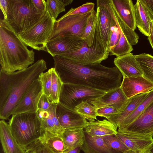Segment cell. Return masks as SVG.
<instances>
[{"mask_svg":"<svg viewBox=\"0 0 153 153\" xmlns=\"http://www.w3.org/2000/svg\"><path fill=\"white\" fill-rule=\"evenodd\" d=\"M54 68L64 83L84 85L106 92L120 87L123 75L115 66L82 65L62 57H53Z\"/></svg>","mask_w":153,"mask_h":153,"instance_id":"6da1fadb","label":"cell"},{"mask_svg":"<svg viewBox=\"0 0 153 153\" xmlns=\"http://www.w3.org/2000/svg\"><path fill=\"white\" fill-rule=\"evenodd\" d=\"M47 69L40 59L28 67L13 72L1 70L0 119L8 120L15 106L33 83Z\"/></svg>","mask_w":153,"mask_h":153,"instance_id":"7a4b0ae2","label":"cell"},{"mask_svg":"<svg viewBox=\"0 0 153 153\" xmlns=\"http://www.w3.org/2000/svg\"><path fill=\"white\" fill-rule=\"evenodd\" d=\"M34 52L29 50L18 35L1 19V70L10 73L27 68L34 64Z\"/></svg>","mask_w":153,"mask_h":153,"instance_id":"3957f363","label":"cell"},{"mask_svg":"<svg viewBox=\"0 0 153 153\" xmlns=\"http://www.w3.org/2000/svg\"><path fill=\"white\" fill-rule=\"evenodd\" d=\"M46 12H39L32 0H8L7 18L3 20L18 35L35 24Z\"/></svg>","mask_w":153,"mask_h":153,"instance_id":"277c9868","label":"cell"},{"mask_svg":"<svg viewBox=\"0 0 153 153\" xmlns=\"http://www.w3.org/2000/svg\"><path fill=\"white\" fill-rule=\"evenodd\" d=\"M8 124L14 137L25 149L37 140L43 131L36 112L13 114Z\"/></svg>","mask_w":153,"mask_h":153,"instance_id":"5b68a950","label":"cell"},{"mask_svg":"<svg viewBox=\"0 0 153 153\" xmlns=\"http://www.w3.org/2000/svg\"><path fill=\"white\" fill-rule=\"evenodd\" d=\"M109 55V53L106 51L101 39L97 16L95 37L92 45L89 47L85 43L83 46L76 50L61 53L57 56L84 65L100 63L102 61L106 59Z\"/></svg>","mask_w":153,"mask_h":153,"instance_id":"8992f818","label":"cell"},{"mask_svg":"<svg viewBox=\"0 0 153 153\" xmlns=\"http://www.w3.org/2000/svg\"><path fill=\"white\" fill-rule=\"evenodd\" d=\"M55 21L46 10L45 15L37 22L17 35L27 46L38 51H46L47 43L52 34Z\"/></svg>","mask_w":153,"mask_h":153,"instance_id":"52a82bcc","label":"cell"},{"mask_svg":"<svg viewBox=\"0 0 153 153\" xmlns=\"http://www.w3.org/2000/svg\"><path fill=\"white\" fill-rule=\"evenodd\" d=\"M106 92L89 87L63 83L60 94L59 102L74 109L83 101H92L100 97Z\"/></svg>","mask_w":153,"mask_h":153,"instance_id":"ba28073f","label":"cell"},{"mask_svg":"<svg viewBox=\"0 0 153 153\" xmlns=\"http://www.w3.org/2000/svg\"><path fill=\"white\" fill-rule=\"evenodd\" d=\"M92 11L81 15H64L56 20L48 41L63 37L81 38L84 33L88 19Z\"/></svg>","mask_w":153,"mask_h":153,"instance_id":"9c48e42d","label":"cell"},{"mask_svg":"<svg viewBox=\"0 0 153 153\" xmlns=\"http://www.w3.org/2000/svg\"><path fill=\"white\" fill-rule=\"evenodd\" d=\"M115 136L129 150L139 153H146L153 145V136L118 129Z\"/></svg>","mask_w":153,"mask_h":153,"instance_id":"30bf717a","label":"cell"},{"mask_svg":"<svg viewBox=\"0 0 153 153\" xmlns=\"http://www.w3.org/2000/svg\"><path fill=\"white\" fill-rule=\"evenodd\" d=\"M42 94V85L38 79L33 83L16 105L12 115L36 112L38 103Z\"/></svg>","mask_w":153,"mask_h":153,"instance_id":"8fae6325","label":"cell"},{"mask_svg":"<svg viewBox=\"0 0 153 153\" xmlns=\"http://www.w3.org/2000/svg\"><path fill=\"white\" fill-rule=\"evenodd\" d=\"M39 79L42 85L43 94L53 103H58L63 83L55 68H51L41 74Z\"/></svg>","mask_w":153,"mask_h":153,"instance_id":"7c38bea8","label":"cell"},{"mask_svg":"<svg viewBox=\"0 0 153 153\" xmlns=\"http://www.w3.org/2000/svg\"><path fill=\"white\" fill-rule=\"evenodd\" d=\"M130 101V98L128 99L126 97L120 87L107 92L101 97L92 101L91 103L97 108L112 107L121 113Z\"/></svg>","mask_w":153,"mask_h":153,"instance_id":"4fadbf2b","label":"cell"},{"mask_svg":"<svg viewBox=\"0 0 153 153\" xmlns=\"http://www.w3.org/2000/svg\"><path fill=\"white\" fill-rule=\"evenodd\" d=\"M56 114L61 126L64 129L84 128L88 121L75 109L68 108L59 102L57 103Z\"/></svg>","mask_w":153,"mask_h":153,"instance_id":"5bb4252c","label":"cell"},{"mask_svg":"<svg viewBox=\"0 0 153 153\" xmlns=\"http://www.w3.org/2000/svg\"><path fill=\"white\" fill-rule=\"evenodd\" d=\"M85 43L80 38L59 37L47 42L46 51L54 57L61 53L76 50L83 46Z\"/></svg>","mask_w":153,"mask_h":153,"instance_id":"9a60e30c","label":"cell"},{"mask_svg":"<svg viewBox=\"0 0 153 153\" xmlns=\"http://www.w3.org/2000/svg\"><path fill=\"white\" fill-rule=\"evenodd\" d=\"M118 129L153 136V101L134 121Z\"/></svg>","mask_w":153,"mask_h":153,"instance_id":"2e32d148","label":"cell"},{"mask_svg":"<svg viewBox=\"0 0 153 153\" xmlns=\"http://www.w3.org/2000/svg\"><path fill=\"white\" fill-rule=\"evenodd\" d=\"M120 87L126 97L130 99L153 90V83L143 76L123 77Z\"/></svg>","mask_w":153,"mask_h":153,"instance_id":"e0dca14e","label":"cell"},{"mask_svg":"<svg viewBox=\"0 0 153 153\" xmlns=\"http://www.w3.org/2000/svg\"><path fill=\"white\" fill-rule=\"evenodd\" d=\"M114 63L123 77L143 76V73L135 55L130 53L114 59Z\"/></svg>","mask_w":153,"mask_h":153,"instance_id":"ac0fdd59","label":"cell"},{"mask_svg":"<svg viewBox=\"0 0 153 153\" xmlns=\"http://www.w3.org/2000/svg\"><path fill=\"white\" fill-rule=\"evenodd\" d=\"M57 104L53 103L46 110L38 109L36 112L43 131L47 130L54 134L62 135L65 129L61 126L56 116Z\"/></svg>","mask_w":153,"mask_h":153,"instance_id":"d6986e66","label":"cell"},{"mask_svg":"<svg viewBox=\"0 0 153 153\" xmlns=\"http://www.w3.org/2000/svg\"><path fill=\"white\" fill-rule=\"evenodd\" d=\"M134 7L137 27L143 34L148 37L151 29L153 14L143 0H137Z\"/></svg>","mask_w":153,"mask_h":153,"instance_id":"ffe728a7","label":"cell"},{"mask_svg":"<svg viewBox=\"0 0 153 153\" xmlns=\"http://www.w3.org/2000/svg\"><path fill=\"white\" fill-rule=\"evenodd\" d=\"M97 4L96 12L98 17L101 39L106 51L109 53L108 49L113 18L110 13L100 0L97 1Z\"/></svg>","mask_w":153,"mask_h":153,"instance_id":"44dd1931","label":"cell"},{"mask_svg":"<svg viewBox=\"0 0 153 153\" xmlns=\"http://www.w3.org/2000/svg\"><path fill=\"white\" fill-rule=\"evenodd\" d=\"M0 139L4 153H26V149L18 143L8 124L3 120L0 121Z\"/></svg>","mask_w":153,"mask_h":153,"instance_id":"7402d4cb","label":"cell"},{"mask_svg":"<svg viewBox=\"0 0 153 153\" xmlns=\"http://www.w3.org/2000/svg\"><path fill=\"white\" fill-rule=\"evenodd\" d=\"M117 127L113 123L106 119L102 120L89 121L84 131L91 137H103L115 135L117 133Z\"/></svg>","mask_w":153,"mask_h":153,"instance_id":"603a6c76","label":"cell"},{"mask_svg":"<svg viewBox=\"0 0 153 153\" xmlns=\"http://www.w3.org/2000/svg\"><path fill=\"white\" fill-rule=\"evenodd\" d=\"M116 12L125 24L133 31L136 29L135 13L131 0H111Z\"/></svg>","mask_w":153,"mask_h":153,"instance_id":"cb8c5ba5","label":"cell"},{"mask_svg":"<svg viewBox=\"0 0 153 153\" xmlns=\"http://www.w3.org/2000/svg\"><path fill=\"white\" fill-rule=\"evenodd\" d=\"M81 149L84 153H123L111 148L102 137H91L84 131Z\"/></svg>","mask_w":153,"mask_h":153,"instance_id":"d4e9b609","label":"cell"},{"mask_svg":"<svg viewBox=\"0 0 153 153\" xmlns=\"http://www.w3.org/2000/svg\"><path fill=\"white\" fill-rule=\"evenodd\" d=\"M101 4L108 10L120 28L130 44L132 45L138 42L139 36L123 22L114 9L111 0H100Z\"/></svg>","mask_w":153,"mask_h":153,"instance_id":"484cf974","label":"cell"},{"mask_svg":"<svg viewBox=\"0 0 153 153\" xmlns=\"http://www.w3.org/2000/svg\"><path fill=\"white\" fill-rule=\"evenodd\" d=\"M149 92L132 97L130 98L129 103L122 112L120 114L110 115L106 118L116 125L118 128L123 121L132 113L145 99Z\"/></svg>","mask_w":153,"mask_h":153,"instance_id":"4316f807","label":"cell"},{"mask_svg":"<svg viewBox=\"0 0 153 153\" xmlns=\"http://www.w3.org/2000/svg\"><path fill=\"white\" fill-rule=\"evenodd\" d=\"M83 128L65 129L61 135L65 146V153L78 147L84 143Z\"/></svg>","mask_w":153,"mask_h":153,"instance_id":"83f0119b","label":"cell"},{"mask_svg":"<svg viewBox=\"0 0 153 153\" xmlns=\"http://www.w3.org/2000/svg\"><path fill=\"white\" fill-rule=\"evenodd\" d=\"M61 135L45 130L38 140L53 153H65V146Z\"/></svg>","mask_w":153,"mask_h":153,"instance_id":"f1b7e54d","label":"cell"},{"mask_svg":"<svg viewBox=\"0 0 153 153\" xmlns=\"http://www.w3.org/2000/svg\"><path fill=\"white\" fill-rule=\"evenodd\" d=\"M97 21V14L94 9L88 19L84 33L81 38L89 47L94 42Z\"/></svg>","mask_w":153,"mask_h":153,"instance_id":"f546056e","label":"cell"},{"mask_svg":"<svg viewBox=\"0 0 153 153\" xmlns=\"http://www.w3.org/2000/svg\"><path fill=\"white\" fill-rule=\"evenodd\" d=\"M143 73V76L153 83V56L145 53L135 55Z\"/></svg>","mask_w":153,"mask_h":153,"instance_id":"4dcf8cb0","label":"cell"},{"mask_svg":"<svg viewBox=\"0 0 153 153\" xmlns=\"http://www.w3.org/2000/svg\"><path fill=\"white\" fill-rule=\"evenodd\" d=\"M153 101V89L136 109L124 120L119 125L118 128H123L134 121Z\"/></svg>","mask_w":153,"mask_h":153,"instance_id":"1f68e13d","label":"cell"},{"mask_svg":"<svg viewBox=\"0 0 153 153\" xmlns=\"http://www.w3.org/2000/svg\"><path fill=\"white\" fill-rule=\"evenodd\" d=\"M46 10L52 18L56 20L59 14L65 11V7L72 3L73 0H47Z\"/></svg>","mask_w":153,"mask_h":153,"instance_id":"d6a6232c","label":"cell"},{"mask_svg":"<svg viewBox=\"0 0 153 153\" xmlns=\"http://www.w3.org/2000/svg\"><path fill=\"white\" fill-rule=\"evenodd\" d=\"M74 109L89 121L97 120V108L88 101L82 102L76 106Z\"/></svg>","mask_w":153,"mask_h":153,"instance_id":"836d02e7","label":"cell"},{"mask_svg":"<svg viewBox=\"0 0 153 153\" xmlns=\"http://www.w3.org/2000/svg\"><path fill=\"white\" fill-rule=\"evenodd\" d=\"M107 145L111 149L123 153L129 150L126 145L115 135L102 137Z\"/></svg>","mask_w":153,"mask_h":153,"instance_id":"e575fe53","label":"cell"},{"mask_svg":"<svg viewBox=\"0 0 153 153\" xmlns=\"http://www.w3.org/2000/svg\"><path fill=\"white\" fill-rule=\"evenodd\" d=\"M111 16L113 19L111 28V34L108 49L109 53L118 44L120 37V32L119 28L115 20Z\"/></svg>","mask_w":153,"mask_h":153,"instance_id":"d590c367","label":"cell"},{"mask_svg":"<svg viewBox=\"0 0 153 153\" xmlns=\"http://www.w3.org/2000/svg\"><path fill=\"white\" fill-rule=\"evenodd\" d=\"M95 4L88 2L76 8H71L65 15H81L91 12L94 9Z\"/></svg>","mask_w":153,"mask_h":153,"instance_id":"8d00e7d4","label":"cell"},{"mask_svg":"<svg viewBox=\"0 0 153 153\" xmlns=\"http://www.w3.org/2000/svg\"><path fill=\"white\" fill-rule=\"evenodd\" d=\"M121 113L116 108L110 107H103L97 108V116L106 118L110 115Z\"/></svg>","mask_w":153,"mask_h":153,"instance_id":"74e56055","label":"cell"},{"mask_svg":"<svg viewBox=\"0 0 153 153\" xmlns=\"http://www.w3.org/2000/svg\"><path fill=\"white\" fill-rule=\"evenodd\" d=\"M53 104L45 94L41 96L38 105V109L46 110L48 109Z\"/></svg>","mask_w":153,"mask_h":153,"instance_id":"f35d334b","label":"cell"},{"mask_svg":"<svg viewBox=\"0 0 153 153\" xmlns=\"http://www.w3.org/2000/svg\"><path fill=\"white\" fill-rule=\"evenodd\" d=\"M29 147L33 148L36 153H53L38 140Z\"/></svg>","mask_w":153,"mask_h":153,"instance_id":"ab89813d","label":"cell"},{"mask_svg":"<svg viewBox=\"0 0 153 153\" xmlns=\"http://www.w3.org/2000/svg\"><path fill=\"white\" fill-rule=\"evenodd\" d=\"M34 6L41 13H45L46 11V1L44 0H32Z\"/></svg>","mask_w":153,"mask_h":153,"instance_id":"60d3db41","label":"cell"},{"mask_svg":"<svg viewBox=\"0 0 153 153\" xmlns=\"http://www.w3.org/2000/svg\"><path fill=\"white\" fill-rule=\"evenodd\" d=\"M8 7V0H0V7L2 12L4 19L7 18Z\"/></svg>","mask_w":153,"mask_h":153,"instance_id":"b9f144b4","label":"cell"},{"mask_svg":"<svg viewBox=\"0 0 153 153\" xmlns=\"http://www.w3.org/2000/svg\"><path fill=\"white\" fill-rule=\"evenodd\" d=\"M148 39L153 50V21L149 35L148 37Z\"/></svg>","mask_w":153,"mask_h":153,"instance_id":"7bdbcfd3","label":"cell"},{"mask_svg":"<svg viewBox=\"0 0 153 153\" xmlns=\"http://www.w3.org/2000/svg\"><path fill=\"white\" fill-rule=\"evenodd\" d=\"M81 150V146H79L65 153H80Z\"/></svg>","mask_w":153,"mask_h":153,"instance_id":"ee69618b","label":"cell"},{"mask_svg":"<svg viewBox=\"0 0 153 153\" xmlns=\"http://www.w3.org/2000/svg\"><path fill=\"white\" fill-rule=\"evenodd\" d=\"M26 153H36L35 150L31 147L26 148Z\"/></svg>","mask_w":153,"mask_h":153,"instance_id":"f6af8a7d","label":"cell"},{"mask_svg":"<svg viewBox=\"0 0 153 153\" xmlns=\"http://www.w3.org/2000/svg\"><path fill=\"white\" fill-rule=\"evenodd\" d=\"M123 153H140L131 150H128Z\"/></svg>","mask_w":153,"mask_h":153,"instance_id":"bcb514c9","label":"cell"},{"mask_svg":"<svg viewBox=\"0 0 153 153\" xmlns=\"http://www.w3.org/2000/svg\"><path fill=\"white\" fill-rule=\"evenodd\" d=\"M149 153H153V145L149 150Z\"/></svg>","mask_w":153,"mask_h":153,"instance_id":"7dc6e473","label":"cell"},{"mask_svg":"<svg viewBox=\"0 0 153 153\" xmlns=\"http://www.w3.org/2000/svg\"><path fill=\"white\" fill-rule=\"evenodd\" d=\"M148 153H149V152H148Z\"/></svg>","mask_w":153,"mask_h":153,"instance_id":"c3c4849f","label":"cell"},{"mask_svg":"<svg viewBox=\"0 0 153 153\" xmlns=\"http://www.w3.org/2000/svg\"></svg>","mask_w":153,"mask_h":153,"instance_id":"681fc988","label":"cell"},{"mask_svg":"<svg viewBox=\"0 0 153 153\" xmlns=\"http://www.w3.org/2000/svg\"><path fill=\"white\" fill-rule=\"evenodd\" d=\"M148 153V152H146V153Z\"/></svg>","mask_w":153,"mask_h":153,"instance_id":"f907efd6","label":"cell"}]
</instances>
